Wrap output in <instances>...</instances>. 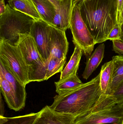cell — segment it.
<instances>
[{
	"mask_svg": "<svg viewBox=\"0 0 123 124\" xmlns=\"http://www.w3.org/2000/svg\"><path fill=\"white\" fill-rule=\"evenodd\" d=\"M52 27L50 40V56L59 59L66 60L69 43L65 31Z\"/></svg>",
	"mask_w": 123,
	"mask_h": 124,
	"instance_id": "cell-10",
	"label": "cell"
},
{
	"mask_svg": "<svg viewBox=\"0 0 123 124\" xmlns=\"http://www.w3.org/2000/svg\"><path fill=\"white\" fill-rule=\"evenodd\" d=\"M0 86L1 92L3 94L5 101L10 109L18 111L24 108L25 106L19 100L11 84L1 73Z\"/></svg>",
	"mask_w": 123,
	"mask_h": 124,
	"instance_id": "cell-12",
	"label": "cell"
},
{
	"mask_svg": "<svg viewBox=\"0 0 123 124\" xmlns=\"http://www.w3.org/2000/svg\"><path fill=\"white\" fill-rule=\"evenodd\" d=\"M52 27L42 20H35L33 23L30 35L36 43L38 51L46 62L51 55L50 40Z\"/></svg>",
	"mask_w": 123,
	"mask_h": 124,
	"instance_id": "cell-8",
	"label": "cell"
},
{
	"mask_svg": "<svg viewBox=\"0 0 123 124\" xmlns=\"http://www.w3.org/2000/svg\"><path fill=\"white\" fill-rule=\"evenodd\" d=\"M66 60L59 59L50 56L46 62V72L45 80H47L56 74L61 72L63 70L64 66Z\"/></svg>",
	"mask_w": 123,
	"mask_h": 124,
	"instance_id": "cell-21",
	"label": "cell"
},
{
	"mask_svg": "<svg viewBox=\"0 0 123 124\" xmlns=\"http://www.w3.org/2000/svg\"><path fill=\"white\" fill-rule=\"evenodd\" d=\"M110 95L116 100L117 104L123 105V82Z\"/></svg>",
	"mask_w": 123,
	"mask_h": 124,
	"instance_id": "cell-24",
	"label": "cell"
},
{
	"mask_svg": "<svg viewBox=\"0 0 123 124\" xmlns=\"http://www.w3.org/2000/svg\"><path fill=\"white\" fill-rule=\"evenodd\" d=\"M105 49L104 44L99 45L94 53L88 57L85 69L82 74L84 79H88L99 65L104 56Z\"/></svg>",
	"mask_w": 123,
	"mask_h": 124,
	"instance_id": "cell-14",
	"label": "cell"
},
{
	"mask_svg": "<svg viewBox=\"0 0 123 124\" xmlns=\"http://www.w3.org/2000/svg\"></svg>",
	"mask_w": 123,
	"mask_h": 124,
	"instance_id": "cell-34",
	"label": "cell"
},
{
	"mask_svg": "<svg viewBox=\"0 0 123 124\" xmlns=\"http://www.w3.org/2000/svg\"><path fill=\"white\" fill-rule=\"evenodd\" d=\"M0 61L8 68L24 86L30 82L28 76V68L18 46H11L0 40Z\"/></svg>",
	"mask_w": 123,
	"mask_h": 124,
	"instance_id": "cell-7",
	"label": "cell"
},
{
	"mask_svg": "<svg viewBox=\"0 0 123 124\" xmlns=\"http://www.w3.org/2000/svg\"><path fill=\"white\" fill-rule=\"evenodd\" d=\"M112 60L105 63L102 66L100 71V85L103 94L108 95L113 71Z\"/></svg>",
	"mask_w": 123,
	"mask_h": 124,
	"instance_id": "cell-19",
	"label": "cell"
},
{
	"mask_svg": "<svg viewBox=\"0 0 123 124\" xmlns=\"http://www.w3.org/2000/svg\"><path fill=\"white\" fill-rule=\"evenodd\" d=\"M55 84L56 93L58 95H61L74 89L83 83L76 74L72 75L61 81L56 82Z\"/></svg>",
	"mask_w": 123,
	"mask_h": 124,
	"instance_id": "cell-20",
	"label": "cell"
},
{
	"mask_svg": "<svg viewBox=\"0 0 123 124\" xmlns=\"http://www.w3.org/2000/svg\"><path fill=\"white\" fill-rule=\"evenodd\" d=\"M73 42L87 57L91 55L96 44L94 37L81 15L78 0H74L70 24Z\"/></svg>",
	"mask_w": 123,
	"mask_h": 124,
	"instance_id": "cell-6",
	"label": "cell"
},
{
	"mask_svg": "<svg viewBox=\"0 0 123 124\" xmlns=\"http://www.w3.org/2000/svg\"><path fill=\"white\" fill-rule=\"evenodd\" d=\"M113 51L116 53L123 55V41L121 40H113Z\"/></svg>",
	"mask_w": 123,
	"mask_h": 124,
	"instance_id": "cell-25",
	"label": "cell"
},
{
	"mask_svg": "<svg viewBox=\"0 0 123 124\" xmlns=\"http://www.w3.org/2000/svg\"><path fill=\"white\" fill-rule=\"evenodd\" d=\"M116 2H117V23L120 14L123 7V0H116Z\"/></svg>",
	"mask_w": 123,
	"mask_h": 124,
	"instance_id": "cell-26",
	"label": "cell"
},
{
	"mask_svg": "<svg viewBox=\"0 0 123 124\" xmlns=\"http://www.w3.org/2000/svg\"><path fill=\"white\" fill-rule=\"evenodd\" d=\"M100 77L99 73L89 82L63 94L56 95L50 107L57 112L70 114L76 118L86 114L102 94Z\"/></svg>",
	"mask_w": 123,
	"mask_h": 124,
	"instance_id": "cell-2",
	"label": "cell"
},
{
	"mask_svg": "<svg viewBox=\"0 0 123 124\" xmlns=\"http://www.w3.org/2000/svg\"><path fill=\"white\" fill-rule=\"evenodd\" d=\"M39 114V112L13 117L0 116V124H32Z\"/></svg>",
	"mask_w": 123,
	"mask_h": 124,
	"instance_id": "cell-22",
	"label": "cell"
},
{
	"mask_svg": "<svg viewBox=\"0 0 123 124\" xmlns=\"http://www.w3.org/2000/svg\"><path fill=\"white\" fill-rule=\"evenodd\" d=\"M75 46L74 51L70 60L61 72L60 79L58 81H63L77 73L83 52L78 46Z\"/></svg>",
	"mask_w": 123,
	"mask_h": 124,
	"instance_id": "cell-17",
	"label": "cell"
},
{
	"mask_svg": "<svg viewBox=\"0 0 123 124\" xmlns=\"http://www.w3.org/2000/svg\"><path fill=\"white\" fill-rule=\"evenodd\" d=\"M6 9V5L4 0H0V15L5 12Z\"/></svg>",
	"mask_w": 123,
	"mask_h": 124,
	"instance_id": "cell-27",
	"label": "cell"
},
{
	"mask_svg": "<svg viewBox=\"0 0 123 124\" xmlns=\"http://www.w3.org/2000/svg\"><path fill=\"white\" fill-rule=\"evenodd\" d=\"M55 6L56 9L58 8L60 0H49Z\"/></svg>",
	"mask_w": 123,
	"mask_h": 124,
	"instance_id": "cell-30",
	"label": "cell"
},
{
	"mask_svg": "<svg viewBox=\"0 0 123 124\" xmlns=\"http://www.w3.org/2000/svg\"><path fill=\"white\" fill-rule=\"evenodd\" d=\"M81 15L96 44L107 40L117 24L116 0H78Z\"/></svg>",
	"mask_w": 123,
	"mask_h": 124,
	"instance_id": "cell-1",
	"label": "cell"
},
{
	"mask_svg": "<svg viewBox=\"0 0 123 124\" xmlns=\"http://www.w3.org/2000/svg\"><path fill=\"white\" fill-rule=\"evenodd\" d=\"M17 46L28 68L30 82L45 81L46 62L38 51L33 38L30 35L23 38Z\"/></svg>",
	"mask_w": 123,
	"mask_h": 124,
	"instance_id": "cell-5",
	"label": "cell"
},
{
	"mask_svg": "<svg viewBox=\"0 0 123 124\" xmlns=\"http://www.w3.org/2000/svg\"><path fill=\"white\" fill-rule=\"evenodd\" d=\"M123 118V105L112 95L102 94L90 111L76 118L74 124H121Z\"/></svg>",
	"mask_w": 123,
	"mask_h": 124,
	"instance_id": "cell-4",
	"label": "cell"
},
{
	"mask_svg": "<svg viewBox=\"0 0 123 124\" xmlns=\"http://www.w3.org/2000/svg\"><path fill=\"white\" fill-rule=\"evenodd\" d=\"M0 116H4V106L3 102L2 100V96L0 95Z\"/></svg>",
	"mask_w": 123,
	"mask_h": 124,
	"instance_id": "cell-28",
	"label": "cell"
},
{
	"mask_svg": "<svg viewBox=\"0 0 123 124\" xmlns=\"http://www.w3.org/2000/svg\"><path fill=\"white\" fill-rule=\"evenodd\" d=\"M8 2L11 8L27 15L35 20H42L32 0H9Z\"/></svg>",
	"mask_w": 123,
	"mask_h": 124,
	"instance_id": "cell-16",
	"label": "cell"
},
{
	"mask_svg": "<svg viewBox=\"0 0 123 124\" xmlns=\"http://www.w3.org/2000/svg\"><path fill=\"white\" fill-rule=\"evenodd\" d=\"M117 24L121 27L123 24V7L120 14V17L118 21Z\"/></svg>",
	"mask_w": 123,
	"mask_h": 124,
	"instance_id": "cell-29",
	"label": "cell"
},
{
	"mask_svg": "<svg viewBox=\"0 0 123 124\" xmlns=\"http://www.w3.org/2000/svg\"><path fill=\"white\" fill-rule=\"evenodd\" d=\"M42 20L52 25L56 13L55 6L49 0H32Z\"/></svg>",
	"mask_w": 123,
	"mask_h": 124,
	"instance_id": "cell-15",
	"label": "cell"
},
{
	"mask_svg": "<svg viewBox=\"0 0 123 124\" xmlns=\"http://www.w3.org/2000/svg\"><path fill=\"white\" fill-rule=\"evenodd\" d=\"M121 37L122 32L121 27L117 23L109 33L107 40L111 41L121 40Z\"/></svg>",
	"mask_w": 123,
	"mask_h": 124,
	"instance_id": "cell-23",
	"label": "cell"
},
{
	"mask_svg": "<svg viewBox=\"0 0 123 124\" xmlns=\"http://www.w3.org/2000/svg\"><path fill=\"white\" fill-rule=\"evenodd\" d=\"M0 73L3 75L5 78L12 86L22 103L25 105L26 92L25 87L21 82L14 76L8 68L0 61Z\"/></svg>",
	"mask_w": 123,
	"mask_h": 124,
	"instance_id": "cell-13",
	"label": "cell"
},
{
	"mask_svg": "<svg viewBox=\"0 0 123 124\" xmlns=\"http://www.w3.org/2000/svg\"><path fill=\"white\" fill-rule=\"evenodd\" d=\"M112 60L113 71L108 95H111L123 82V56H114Z\"/></svg>",
	"mask_w": 123,
	"mask_h": 124,
	"instance_id": "cell-18",
	"label": "cell"
},
{
	"mask_svg": "<svg viewBox=\"0 0 123 124\" xmlns=\"http://www.w3.org/2000/svg\"><path fill=\"white\" fill-rule=\"evenodd\" d=\"M121 32H122V37L121 40L123 41V24L121 26Z\"/></svg>",
	"mask_w": 123,
	"mask_h": 124,
	"instance_id": "cell-31",
	"label": "cell"
},
{
	"mask_svg": "<svg viewBox=\"0 0 123 124\" xmlns=\"http://www.w3.org/2000/svg\"><path fill=\"white\" fill-rule=\"evenodd\" d=\"M35 20L6 5L5 12L0 15V40L17 46L22 39L30 35Z\"/></svg>",
	"mask_w": 123,
	"mask_h": 124,
	"instance_id": "cell-3",
	"label": "cell"
},
{
	"mask_svg": "<svg viewBox=\"0 0 123 124\" xmlns=\"http://www.w3.org/2000/svg\"><path fill=\"white\" fill-rule=\"evenodd\" d=\"M74 0H60L52 25L65 31L70 28Z\"/></svg>",
	"mask_w": 123,
	"mask_h": 124,
	"instance_id": "cell-11",
	"label": "cell"
},
{
	"mask_svg": "<svg viewBox=\"0 0 123 124\" xmlns=\"http://www.w3.org/2000/svg\"></svg>",
	"mask_w": 123,
	"mask_h": 124,
	"instance_id": "cell-33",
	"label": "cell"
},
{
	"mask_svg": "<svg viewBox=\"0 0 123 124\" xmlns=\"http://www.w3.org/2000/svg\"><path fill=\"white\" fill-rule=\"evenodd\" d=\"M121 124H123V121H122V123H121Z\"/></svg>",
	"mask_w": 123,
	"mask_h": 124,
	"instance_id": "cell-32",
	"label": "cell"
},
{
	"mask_svg": "<svg viewBox=\"0 0 123 124\" xmlns=\"http://www.w3.org/2000/svg\"><path fill=\"white\" fill-rule=\"evenodd\" d=\"M75 119L72 115L57 112L46 106L39 111L32 124H74Z\"/></svg>",
	"mask_w": 123,
	"mask_h": 124,
	"instance_id": "cell-9",
	"label": "cell"
}]
</instances>
